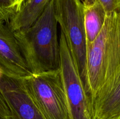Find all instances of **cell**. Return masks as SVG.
Segmentation results:
<instances>
[{
	"label": "cell",
	"mask_w": 120,
	"mask_h": 119,
	"mask_svg": "<svg viewBox=\"0 0 120 119\" xmlns=\"http://www.w3.org/2000/svg\"><path fill=\"white\" fill-rule=\"evenodd\" d=\"M14 34L32 74L60 68V44L53 0H50L31 26Z\"/></svg>",
	"instance_id": "obj_2"
},
{
	"label": "cell",
	"mask_w": 120,
	"mask_h": 119,
	"mask_svg": "<svg viewBox=\"0 0 120 119\" xmlns=\"http://www.w3.org/2000/svg\"><path fill=\"white\" fill-rule=\"evenodd\" d=\"M101 4L107 14L120 13V0H103Z\"/></svg>",
	"instance_id": "obj_12"
},
{
	"label": "cell",
	"mask_w": 120,
	"mask_h": 119,
	"mask_svg": "<svg viewBox=\"0 0 120 119\" xmlns=\"http://www.w3.org/2000/svg\"><path fill=\"white\" fill-rule=\"evenodd\" d=\"M91 119H120V80L105 98L93 106Z\"/></svg>",
	"instance_id": "obj_10"
},
{
	"label": "cell",
	"mask_w": 120,
	"mask_h": 119,
	"mask_svg": "<svg viewBox=\"0 0 120 119\" xmlns=\"http://www.w3.org/2000/svg\"><path fill=\"white\" fill-rule=\"evenodd\" d=\"M0 92L11 114V119H45L28 93L23 80L2 74Z\"/></svg>",
	"instance_id": "obj_6"
},
{
	"label": "cell",
	"mask_w": 120,
	"mask_h": 119,
	"mask_svg": "<svg viewBox=\"0 0 120 119\" xmlns=\"http://www.w3.org/2000/svg\"><path fill=\"white\" fill-rule=\"evenodd\" d=\"M4 22H2V21H0V25H1V24H2V23H3Z\"/></svg>",
	"instance_id": "obj_16"
},
{
	"label": "cell",
	"mask_w": 120,
	"mask_h": 119,
	"mask_svg": "<svg viewBox=\"0 0 120 119\" xmlns=\"http://www.w3.org/2000/svg\"><path fill=\"white\" fill-rule=\"evenodd\" d=\"M0 68L4 74L23 79L32 74L8 23L0 25Z\"/></svg>",
	"instance_id": "obj_7"
},
{
	"label": "cell",
	"mask_w": 120,
	"mask_h": 119,
	"mask_svg": "<svg viewBox=\"0 0 120 119\" xmlns=\"http://www.w3.org/2000/svg\"><path fill=\"white\" fill-rule=\"evenodd\" d=\"M3 71H2V70L1 69V68H0V78H1V77H2V74H3Z\"/></svg>",
	"instance_id": "obj_15"
},
{
	"label": "cell",
	"mask_w": 120,
	"mask_h": 119,
	"mask_svg": "<svg viewBox=\"0 0 120 119\" xmlns=\"http://www.w3.org/2000/svg\"><path fill=\"white\" fill-rule=\"evenodd\" d=\"M18 8L15 0H0V21L8 23Z\"/></svg>",
	"instance_id": "obj_11"
},
{
	"label": "cell",
	"mask_w": 120,
	"mask_h": 119,
	"mask_svg": "<svg viewBox=\"0 0 120 119\" xmlns=\"http://www.w3.org/2000/svg\"><path fill=\"white\" fill-rule=\"evenodd\" d=\"M86 69L91 110L120 80V13L107 14L100 33L87 45Z\"/></svg>",
	"instance_id": "obj_1"
},
{
	"label": "cell",
	"mask_w": 120,
	"mask_h": 119,
	"mask_svg": "<svg viewBox=\"0 0 120 119\" xmlns=\"http://www.w3.org/2000/svg\"><path fill=\"white\" fill-rule=\"evenodd\" d=\"M60 71L70 119H91V106L76 63L66 38L60 32Z\"/></svg>",
	"instance_id": "obj_5"
},
{
	"label": "cell",
	"mask_w": 120,
	"mask_h": 119,
	"mask_svg": "<svg viewBox=\"0 0 120 119\" xmlns=\"http://www.w3.org/2000/svg\"><path fill=\"white\" fill-rule=\"evenodd\" d=\"M53 5L57 24H59L61 33L65 37L87 93V43L82 0H53Z\"/></svg>",
	"instance_id": "obj_3"
},
{
	"label": "cell",
	"mask_w": 120,
	"mask_h": 119,
	"mask_svg": "<svg viewBox=\"0 0 120 119\" xmlns=\"http://www.w3.org/2000/svg\"><path fill=\"white\" fill-rule=\"evenodd\" d=\"M22 80L45 119H70L60 68L32 74Z\"/></svg>",
	"instance_id": "obj_4"
},
{
	"label": "cell",
	"mask_w": 120,
	"mask_h": 119,
	"mask_svg": "<svg viewBox=\"0 0 120 119\" xmlns=\"http://www.w3.org/2000/svg\"><path fill=\"white\" fill-rule=\"evenodd\" d=\"M50 0H23L8 22L13 32L29 28L42 14Z\"/></svg>",
	"instance_id": "obj_8"
},
{
	"label": "cell",
	"mask_w": 120,
	"mask_h": 119,
	"mask_svg": "<svg viewBox=\"0 0 120 119\" xmlns=\"http://www.w3.org/2000/svg\"><path fill=\"white\" fill-rule=\"evenodd\" d=\"M15 1H16V2H17L18 4L19 8L20 5H21V4H22V2L23 1V0H15ZM18 9H19V8H18Z\"/></svg>",
	"instance_id": "obj_14"
},
{
	"label": "cell",
	"mask_w": 120,
	"mask_h": 119,
	"mask_svg": "<svg viewBox=\"0 0 120 119\" xmlns=\"http://www.w3.org/2000/svg\"><path fill=\"white\" fill-rule=\"evenodd\" d=\"M0 119H11V114L7 103L0 92Z\"/></svg>",
	"instance_id": "obj_13"
},
{
	"label": "cell",
	"mask_w": 120,
	"mask_h": 119,
	"mask_svg": "<svg viewBox=\"0 0 120 119\" xmlns=\"http://www.w3.org/2000/svg\"><path fill=\"white\" fill-rule=\"evenodd\" d=\"M84 22L87 45L91 44L100 33L107 13L98 0H82Z\"/></svg>",
	"instance_id": "obj_9"
}]
</instances>
